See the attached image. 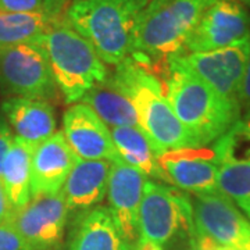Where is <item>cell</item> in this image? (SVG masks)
<instances>
[{"label": "cell", "instance_id": "obj_10", "mask_svg": "<svg viewBox=\"0 0 250 250\" xmlns=\"http://www.w3.org/2000/svg\"><path fill=\"white\" fill-rule=\"evenodd\" d=\"M250 35V16L236 0H215L189 34L184 53L223 49Z\"/></svg>", "mask_w": 250, "mask_h": 250}, {"label": "cell", "instance_id": "obj_26", "mask_svg": "<svg viewBox=\"0 0 250 250\" xmlns=\"http://www.w3.org/2000/svg\"><path fill=\"white\" fill-rule=\"evenodd\" d=\"M0 250H31L11 223L0 224Z\"/></svg>", "mask_w": 250, "mask_h": 250}, {"label": "cell", "instance_id": "obj_35", "mask_svg": "<svg viewBox=\"0 0 250 250\" xmlns=\"http://www.w3.org/2000/svg\"><path fill=\"white\" fill-rule=\"evenodd\" d=\"M131 250H132V249H131Z\"/></svg>", "mask_w": 250, "mask_h": 250}, {"label": "cell", "instance_id": "obj_17", "mask_svg": "<svg viewBox=\"0 0 250 250\" xmlns=\"http://www.w3.org/2000/svg\"><path fill=\"white\" fill-rule=\"evenodd\" d=\"M111 163L107 160H82L77 157L62 193L70 211H88L107 195Z\"/></svg>", "mask_w": 250, "mask_h": 250}, {"label": "cell", "instance_id": "obj_11", "mask_svg": "<svg viewBox=\"0 0 250 250\" xmlns=\"http://www.w3.org/2000/svg\"><path fill=\"white\" fill-rule=\"evenodd\" d=\"M70 210L62 193L32 197L10 223L31 250H56L62 245Z\"/></svg>", "mask_w": 250, "mask_h": 250}, {"label": "cell", "instance_id": "obj_2", "mask_svg": "<svg viewBox=\"0 0 250 250\" xmlns=\"http://www.w3.org/2000/svg\"><path fill=\"white\" fill-rule=\"evenodd\" d=\"M110 80L134 104L139 128L157 156L185 147H199L175 116L156 72L147 65L128 57L117 65Z\"/></svg>", "mask_w": 250, "mask_h": 250}, {"label": "cell", "instance_id": "obj_4", "mask_svg": "<svg viewBox=\"0 0 250 250\" xmlns=\"http://www.w3.org/2000/svg\"><path fill=\"white\" fill-rule=\"evenodd\" d=\"M215 0H149L135 29L132 57L153 67L184 54L189 34Z\"/></svg>", "mask_w": 250, "mask_h": 250}, {"label": "cell", "instance_id": "obj_31", "mask_svg": "<svg viewBox=\"0 0 250 250\" xmlns=\"http://www.w3.org/2000/svg\"><path fill=\"white\" fill-rule=\"evenodd\" d=\"M68 0H47L49 4V14L53 17H60V13L64 9V6L67 4Z\"/></svg>", "mask_w": 250, "mask_h": 250}, {"label": "cell", "instance_id": "obj_22", "mask_svg": "<svg viewBox=\"0 0 250 250\" xmlns=\"http://www.w3.org/2000/svg\"><path fill=\"white\" fill-rule=\"evenodd\" d=\"M60 21L46 13L0 11V47L34 43Z\"/></svg>", "mask_w": 250, "mask_h": 250}, {"label": "cell", "instance_id": "obj_21", "mask_svg": "<svg viewBox=\"0 0 250 250\" xmlns=\"http://www.w3.org/2000/svg\"><path fill=\"white\" fill-rule=\"evenodd\" d=\"M110 134L121 160L142 172L146 178L167 182V178L159 164V156L156 154L149 139L141 131V128H110Z\"/></svg>", "mask_w": 250, "mask_h": 250}, {"label": "cell", "instance_id": "obj_27", "mask_svg": "<svg viewBox=\"0 0 250 250\" xmlns=\"http://www.w3.org/2000/svg\"><path fill=\"white\" fill-rule=\"evenodd\" d=\"M14 138L16 135H13V129L10 128L7 120L3 114H0V179H1L3 164L11 149V145L14 142Z\"/></svg>", "mask_w": 250, "mask_h": 250}, {"label": "cell", "instance_id": "obj_8", "mask_svg": "<svg viewBox=\"0 0 250 250\" xmlns=\"http://www.w3.org/2000/svg\"><path fill=\"white\" fill-rule=\"evenodd\" d=\"M249 54L250 35L228 47L202 53L179 54L178 59L221 98L241 106L242 82Z\"/></svg>", "mask_w": 250, "mask_h": 250}, {"label": "cell", "instance_id": "obj_14", "mask_svg": "<svg viewBox=\"0 0 250 250\" xmlns=\"http://www.w3.org/2000/svg\"><path fill=\"white\" fill-rule=\"evenodd\" d=\"M62 134L74 154L82 160L120 163L110 128L86 104L74 103L62 116Z\"/></svg>", "mask_w": 250, "mask_h": 250}, {"label": "cell", "instance_id": "obj_3", "mask_svg": "<svg viewBox=\"0 0 250 250\" xmlns=\"http://www.w3.org/2000/svg\"><path fill=\"white\" fill-rule=\"evenodd\" d=\"M149 0H74L64 22L85 38L102 62L117 67L132 53L138 18Z\"/></svg>", "mask_w": 250, "mask_h": 250}, {"label": "cell", "instance_id": "obj_16", "mask_svg": "<svg viewBox=\"0 0 250 250\" xmlns=\"http://www.w3.org/2000/svg\"><path fill=\"white\" fill-rule=\"evenodd\" d=\"M0 108L16 136L34 149L57 132L56 110L47 100L7 98Z\"/></svg>", "mask_w": 250, "mask_h": 250}, {"label": "cell", "instance_id": "obj_12", "mask_svg": "<svg viewBox=\"0 0 250 250\" xmlns=\"http://www.w3.org/2000/svg\"><path fill=\"white\" fill-rule=\"evenodd\" d=\"M167 184L192 195L217 193L220 163L208 147H185L159 156Z\"/></svg>", "mask_w": 250, "mask_h": 250}, {"label": "cell", "instance_id": "obj_19", "mask_svg": "<svg viewBox=\"0 0 250 250\" xmlns=\"http://www.w3.org/2000/svg\"><path fill=\"white\" fill-rule=\"evenodd\" d=\"M34 147L14 138L9 154L3 164L1 185L14 213L22 210L31 202V163Z\"/></svg>", "mask_w": 250, "mask_h": 250}, {"label": "cell", "instance_id": "obj_24", "mask_svg": "<svg viewBox=\"0 0 250 250\" xmlns=\"http://www.w3.org/2000/svg\"><path fill=\"white\" fill-rule=\"evenodd\" d=\"M213 150L220 164L223 163H250V111L217 139Z\"/></svg>", "mask_w": 250, "mask_h": 250}, {"label": "cell", "instance_id": "obj_5", "mask_svg": "<svg viewBox=\"0 0 250 250\" xmlns=\"http://www.w3.org/2000/svg\"><path fill=\"white\" fill-rule=\"evenodd\" d=\"M46 53L65 103H75L108 78V70L89 42L60 20L34 42Z\"/></svg>", "mask_w": 250, "mask_h": 250}, {"label": "cell", "instance_id": "obj_29", "mask_svg": "<svg viewBox=\"0 0 250 250\" xmlns=\"http://www.w3.org/2000/svg\"><path fill=\"white\" fill-rule=\"evenodd\" d=\"M241 106L246 111H250V54L248 65H246V71H245V77H243V82H242Z\"/></svg>", "mask_w": 250, "mask_h": 250}, {"label": "cell", "instance_id": "obj_13", "mask_svg": "<svg viewBox=\"0 0 250 250\" xmlns=\"http://www.w3.org/2000/svg\"><path fill=\"white\" fill-rule=\"evenodd\" d=\"M147 179L124 161L111 163L107 185L108 210L125 245L134 248L139 241V207Z\"/></svg>", "mask_w": 250, "mask_h": 250}, {"label": "cell", "instance_id": "obj_20", "mask_svg": "<svg viewBox=\"0 0 250 250\" xmlns=\"http://www.w3.org/2000/svg\"><path fill=\"white\" fill-rule=\"evenodd\" d=\"M80 102L89 106L110 128H139V121L134 104L123 93V90L110 80V75L103 83L86 92Z\"/></svg>", "mask_w": 250, "mask_h": 250}, {"label": "cell", "instance_id": "obj_25", "mask_svg": "<svg viewBox=\"0 0 250 250\" xmlns=\"http://www.w3.org/2000/svg\"><path fill=\"white\" fill-rule=\"evenodd\" d=\"M0 11L49 14V4L47 0H0Z\"/></svg>", "mask_w": 250, "mask_h": 250}, {"label": "cell", "instance_id": "obj_28", "mask_svg": "<svg viewBox=\"0 0 250 250\" xmlns=\"http://www.w3.org/2000/svg\"><path fill=\"white\" fill-rule=\"evenodd\" d=\"M163 250H199L196 242V229H182Z\"/></svg>", "mask_w": 250, "mask_h": 250}, {"label": "cell", "instance_id": "obj_33", "mask_svg": "<svg viewBox=\"0 0 250 250\" xmlns=\"http://www.w3.org/2000/svg\"><path fill=\"white\" fill-rule=\"evenodd\" d=\"M197 249H199V250H207V249H203V248H200V246H197Z\"/></svg>", "mask_w": 250, "mask_h": 250}, {"label": "cell", "instance_id": "obj_1", "mask_svg": "<svg viewBox=\"0 0 250 250\" xmlns=\"http://www.w3.org/2000/svg\"><path fill=\"white\" fill-rule=\"evenodd\" d=\"M166 96L199 147L220 139L242 116V107L223 99L179 62H164Z\"/></svg>", "mask_w": 250, "mask_h": 250}, {"label": "cell", "instance_id": "obj_18", "mask_svg": "<svg viewBox=\"0 0 250 250\" xmlns=\"http://www.w3.org/2000/svg\"><path fill=\"white\" fill-rule=\"evenodd\" d=\"M108 207L96 206L78 215L65 250H126Z\"/></svg>", "mask_w": 250, "mask_h": 250}, {"label": "cell", "instance_id": "obj_32", "mask_svg": "<svg viewBox=\"0 0 250 250\" xmlns=\"http://www.w3.org/2000/svg\"><path fill=\"white\" fill-rule=\"evenodd\" d=\"M236 1H239L241 4H245V6L250 7V0H236Z\"/></svg>", "mask_w": 250, "mask_h": 250}, {"label": "cell", "instance_id": "obj_34", "mask_svg": "<svg viewBox=\"0 0 250 250\" xmlns=\"http://www.w3.org/2000/svg\"><path fill=\"white\" fill-rule=\"evenodd\" d=\"M126 250H131V248H126Z\"/></svg>", "mask_w": 250, "mask_h": 250}, {"label": "cell", "instance_id": "obj_15", "mask_svg": "<svg viewBox=\"0 0 250 250\" xmlns=\"http://www.w3.org/2000/svg\"><path fill=\"white\" fill-rule=\"evenodd\" d=\"M77 156L67 143L62 131H57L38 145L31 163V196H46L62 192Z\"/></svg>", "mask_w": 250, "mask_h": 250}, {"label": "cell", "instance_id": "obj_6", "mask_svg": "<svg viewBox=\"0 0 250 250\" xmlns=\"http://www.w3.org/2000/svg\"><path fill=\"white\" fill-rule=\"evenodd\" d=\"M182 229H196L190 197L177 188L147 179L139 207V239L164 249Z\"/></svg>", "mask_w": 250, "mask_h": 250}, {"label": "cell", "instance_id": "obj_30", "mask_svg": "<svg viewBox=\"0 0 250 250\" xmlns=\"http://www.w3.org/2000/svg\"><path fill=\"white\" fill-rule=\"evenodd\" d=\"M13 215H14V211H13V208L10 206L7 195L4 192V188L0 182V224L10 223Z\"/></svg>", "mask_w": 250, "mask_h": 250}, {"label": "cell", "instance_id": "obj_7", "mask_svg": "<svg viewBox=\"0 0 250 250\" xmlns=\"http://www.w3.org/2000/svg\"><path fill=\"white\" fill-rule=\"evenodd\" d=\"M0 92L7 98L54 100L59 95L50 64L35 43L0 47Z\"/></svg>", "mask_w": 250, "mask_h": 250}, {"label": "cell", "instance_id": "obj_23", "mask_svg": "<svg viewBox=\"0 0 250 250\" xmlns=\"http://www.w3.org/2000/svg\"><path fill=\"white\" fill-rule=\"evenodd\" d=\"M218 189L250 220V163H223Z\"/></svg>", "mask_w": 250, "mask_h": 250}, {"label": "cell", "instance_id": "obj_9", "mask_svg": "<svg viewBox=\"0 0 250 250\" xmlns=\"http://www.w3.org/2000/svg\"><path fill=\"white\" fill-rule=\"evenodd\" d=\"M197 235L232 250H250V220L221 192L190 197Z\"/></svg>", "mask_w": 250, "mask_h": 250}]
</instances>
